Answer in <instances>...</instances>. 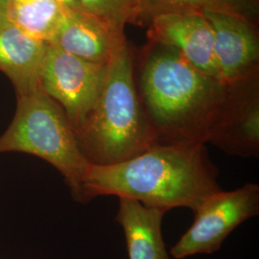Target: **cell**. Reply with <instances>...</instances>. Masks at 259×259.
<instances>
[{"label": "cell", "instance_id": "6da1fadb", "mask_svg": "<svg viewBox=\"0 0 259 259\" xmlns=\"http://www.w3.org/2000/svg\"><path fill=\"white\" fill-rule=\"evenodd\" d=\"M217 177L203 143H157L119 163H89L82 181L83 200L111 195L166 211L186 207L195 212L221 190Z\"/></svg>", "mask_w": 259, "mask_h": 259}, {"label": "cell", "instance_id": "7a4b0ae2", "mask_svg": "<svg viewBox=\"0 0 259 259\" xmlns=\"http://www.w3.org/2000/svg\"><path fill=\"white\" fill-rule=\"evenodd\" d=\"M226 85L199 71L180 54L150 59L141 90L157 143L205 144Z\"/></svg>", "mask_w": 259, "mask_h": 259}, {"label": "cell", "instance_id": "3957f363", "mask_svg": "<svg viewBox=\"0 0 259 259\" xmlns=\"http://www.w3.org/2000/svg\"><path fill=\"white\" fill-rule=\"evenodd\" d=\"M75 135L83 157L97 165L119 163L157 144L139 103L125 47H118L109 62L96 104Z\"/></svg>", "mask_w": 259, "mask_h": 259}, {"label": "cell", "instance_id": "277c9868", "mask_svg": "<svg viewBox=\"0 0 259 259\" xmlns=\"http://www.w3.org/2000/svg\"><path fill=\"white\" fill-rule=\"evenodd\" d=\"M7 152L42 158L65 178L75 200L84 202L82 181L89 161L65 111L40 87L18 95L14 119L0 137V154Z\"/></svg>", "mask_w": 259, "mask_h": 259}, {"label": "cell", "instance_id": "5b68a950", "mask_svg": "<svg viewBox=\"0 0 259 259\" xmlns=\"http://www.w3.org/2000/svg\"><path fill=\"white\" fill-rule=\"evenodd\" d=\"M194 222L171 248L175 259L211 254L241 224L259 213V186L246 184L232 191H218L195 211Z\"/></svg>", "mask_w": 259, "mask_h": 259}, {"label": "cell", "instance_id": "8992f818", "mask_svg": "<svg viewBox=\"0 0 259 259\" xmlns=\"http://www.w3.org/2000/svg\"><path fill=\"white\" fill-rule=\"evenodd\" d=\"M108 64H95L48 45L39 87L58 103L75 133L88 119L101 92Z\"/></svg>", "mask_w": 259, "mask_h": 259}, {"label": "cell", "instance_id": "52a82bcc", "mask_svg": "<svg viewBox=\"0 0 259 259\" xmlns=\"http://www.w3.org/2000/svg\"><path fill=\"white\" fill-rule=\"evenodd\" d=\"M156 36L178 49V53L204 74L218 80L214 58L212 28L202 11L173 10L159 14L154 21Z\"/></svg>", "mask_w": 259, "mask_h": 259}, {"label": "cell", "instance_id": "ba28073f", "mask_svg": "<svg viewBox=\"0 0 259 259\" xmlns=\"http://www.w3.org/2000/svg\"><path fill=\"white\" fill-rule=\"evenodd\" d=\"M212 28L218 80L229 84L246 74L258 56L256 37L238 15L217 10L202 11Z\"/></svg>", "mask_w": 259, "mask_h": 259}, {"label": "cell", "instance_id": "9c48e42d", "mask_svg": "<svg viewBox=\"0 0 259 259\" xmlns=\"http://www.w3.org/2000/svg\"><path fill=\"white\" fill-rule=\"evenodd\" d=\"M112 25L81 10L65 9L49 45L95 64H109L118 49Z\"/></svg>", "mask_w": 259, "mask_h": 259}, {"label": "cell", "instance_id": "30bf717a", "mask_svg": "<svg viewBox=\"0 0 259 259\" xmlns=\"http://www.w3.org/2000/svg\"><path fill=\"white\" fill-rule=\"evenodd\" d=\"M165 209L119 198L116 222L123 229L129 259H171L162 236Z\"/></svg>", "mask_w": 259, "mask_h": 259}, {"label": "cell", "instance_id": "8fae6325", "mask_svg": "<svg viewBox=\"0 0 259 259\" xmlns=\"http://www.w3.org/2000/svg\"><path fill=\"white\" fill-rule=\"evenodd\" d=\"M48 44L29 37L12 25L0 29V70L14 84L17 95L39 87Z\"/></svg>", "mask_w": 259, "mask_h": 259}, {"label": "cell", "instance_id": "7c38bea8", "mask_svg": "<svg viewBox=\"0 0 259 259\" xmlns=\"http://www.w3.org/2000/svg\"><path fill=\"white\" fill-rule=\"evenodd\" d=\"M65 9L56 0H7V19L29 37L49 45Z\"/></svg>", "mask_w": 259, "mask_h": 259}, {"label": "cell", "instance_id": "4fadbf2b", "mask_svg": "<svg viewBox=\"0 0 259 259\" xmlns=\"http://www.w3.org/2000/svg\"><path fill=\"white\" fill-rule=\"evenodd\" d=\"M153 2L169 6L173 10H217L225 11L248 19L254 14L255 5L251 0H152Z\"/></svg>", "mask_w": 259, "mask_h": 259}, {"label": "cell", "instance_id": "5bb4252c", "mask_svg": "<svg viewBox=\"0 0 259 259\" xmlns=\"http://www.w3.org/2000/svg\"><path fill=\"white\" fill-rule=\"evenodd\" d=\"M139 0H79L81 10L112 26L126 19Z\"/></svg>", "mask_w": 259, "mask_h": 259}, {"label": "cell", "instance_id": "9a60e30c", "mask_svg": "<svg viewBox=\"0 0 259 259\" xmlns=\"http://www.w3.org/2000/svg\"><path fill=\"white\" fill-rule=\"evenodd\" d=\"M9 25L7 19V0H0V29Z\"/></svg>", "mask_w": 259, "mask_h": 259}, {"label": "cell", "instance_id": "2e32d148", "mask_svg": "<svg viewBox=\"0 0 259 259\" xmlns=\"http://www.w3.org/2000/svg\"><path fill=\"white\" fill-rule=\"evenodd\" d=\"M64 8L71 10H81L79 0H56ZM82 11V10H81Z\"/></svg>", "mask_w": 259, "mask_h": 259}]
</instances>
